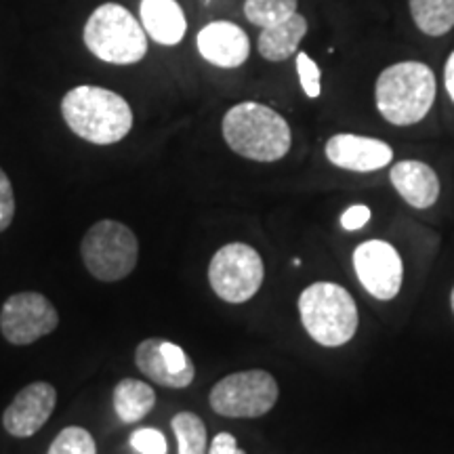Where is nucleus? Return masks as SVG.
I'll use <instances>...</instances> for the list:
<instances>
[{
	"instance_id": "nucleus-11",
	"label": "nucleus",
	"mask_w": 454,
	"mask_h": 454,
	"mask_svg": "<svg viewBox=\"0 0 454 454\" xmlns=\"http://www.w3.org/2000/svg\"><path fill=\"white\" fill-rule=\"evenodd\" d=\"M135 364L147 379L168 389H185L194 383L196 366L184 348L167 339H145L135 349Z\"/></svg>"
},
{
	"instance_id": "nucleus-30",
	"label": "nucleus",
	"mask_w": 454,
	"mask_h": 454,
	"mask_svg": "<svg viewBox=\"0 0 454 454\" xmlns=\"http://www.w3.org/2000/svg\"><path fill=\"white\" fill-rule=\"evenodd\" d=\"M207 3H208V0H207Z\"/></svg>"
},
{
	"instance_id": "nucleus-20",
	"label": "nucleus",
	"mask_w": 454,
	"mask_h": 454,
	"mask_svg": "<svg viewBox=\"0 0 454 454\" xmlns=\"http://www.w3.org/2000/svg\"><path fill=\"white\" fill-rule=\"evenodd\" d=\"M179 454H208L207 425L196 412H177L170 421Z\"/></svg>"
},
{
	"instance_id": "nucleus-17",
	"label": "nucleus",
	"mask_w": 454,
	"mask_h": 454,
	"mask_svg": "<svg viewBox=\"0 0 454 454\" xmlns=\"http://www.w3.org/2000/svg\"><path fill=\"white\" fill-rule=\"evenodd\" d=\"M305 34H308V20L301 13H294L276 26L263 27L257 41L259 55L268 61H286L288 57L297 55Z\"/></svg>"
},
{
	"instance_id": "nucleus-1",
	"label": "nucleus",
	"mask_w": 454,
	"mask_h": 454,
	"mask_svg": "<svg viewBox=\"0 0 454 454\" xmlns=\"http://www.w3.org/2000/svg\"><path fill=\"white\" fill-rule=\"evenodd\" d=\"M221 130L231 152L254 162L282 160L293 145L286 118L274 107L257 101H242L230 107L221 122Z\"/></svg>"
},
{
	"instance_id": "nucleus-6",
	"label": "nucleus",
	"mask_w": 454,
	"mask_h": 454,
	"mask_svg": "<svg viewBox=\"0 0 454 454\" xmlns=\"http://www.w3.org/2000/svg\"><path fill=\"white\" fill-rule=\"evenodd\" d=\"M81 257L89 274L99 282L124 280L137 268L139 240L121 221L101 219L82 236Z\"/></svg>"
},
{
	"instance_id": "nucleus-25",
	"label": "nucleus",
	"mask_w": 454,
	"mask_h": 454,
	"mask_svg": "<svg viewBox=\"0 0 454 454\" xmlns=\"http://www.w3.org/2000/svg\"><path fill=\"white\" fill-rule=\"evenodd\" d=\"M15 217V194L11 179L7 177L3 168H0V234L4 230H9V225L13 223Z\"/></svg>"
},
{
	"instance_id": "nucleus-7",
	"label": "nucleus",
	"mask_w": 454,
	"mask_h": 454,
	"mask_svg": "<svg viewBox=\"0 0 454 454\" xmlns=\"http://www.w3.org/2000/svg\"><path fill=\"white\" fill-rule=\"evenodd\" d=\"M265 278L261 254L251 244L231 242L213 254L208 265V282L213 293L225 303H247L259 293Z\"/></svg>"
},
{
	"instance_id": "nucleus-4",
	"label": "nucleus",
	"mask_w": 454,
	"mask_h": 454,
	"mask_svg": "<svg viewBox=\"0 0 454 454\" xmlns=\"http://www.w3.org/2000/svg\"><path fill=\"white\" fill-rule=\"evenodd\" d=\"M303 328L322 348H340L357 333V308L349 291L334 282H314L299 294Z\"/></svg>"
},
{
	"instance_id": "nucleus-26",
	"label": "nucleus",
	"mask_w": 454,
	"mask_h": 454,
	"mask_svg": "<svg viewBox=\"0 0 454 454\" xmlns=\"http://www.w3.org/2000/svg\"><path fill=\"white\" fill-rule=\"evenodd\" d=\"M372 219V211L366 204H351L349 208H345V213L340 215V227L345 231H357L362 230L368 221Z\"/></svg>"
},
{
	"instance_id": "nucleus-2",
	"label": "nucleus",
	"mask_w": 454,
	"mask_h": 454,
	"mask_svg": "<svg viewBox=\"0 0 454 454\" xmlns=\"http://www.w3.org/2000/svg\"><path fill=\"white\" fill-rule=\"evenodd\" d=\"M61 116L74 135L95 145L122 141L133 129V110L110 89L81 84L61 99Z\"/></svg>"
},
{
	"instance_id": "nucleus-5",
	"label": "nucleus",
	"mask_w": 454,
	"mask_h": 454,
	"mask_svg": "<svg viewBox=\"0 0 454 454\" xmlns=\"http://www.w3.org/2000/svg\"><path fill=\"white\" fill-rule=\"evenodd\" d=\"M84 44L98 59L114 66L137 64L147 53V34L122 4L106 3L90 13Z\"/></svg>"
},
{
	"instance_id": "nucleus-16",
	"label": "nucleus",
	"mask_w": 454,
	"mask_h": 454,
	"mask_svg": "<svg viewBox=\"0 0 454 454\" xmlns=\"http://www.w3.org/2000/svg\"><path fill=\"white\" fill-rule=\"evenodd\" d=\"M141 26L152 41L175 47L184 41L187 20L177 0H141Z\"/></svg>"
},
{
	"instance_id": "nucleus-22",
	"label": "nucleus",
	"mask_w": 454,
	"mask_h": 454,
	"mask_svg": "<svg viewBox=\"0 0 454 454\" xmlns=\"http://www.w3.org/2000/svg\"><path fill=\"white\" fill-rule=\"evenodd\" d=\"M47 454H98V446L87 429L66 427L51 442Z\"/></svg>"
},
{
	"instance_id": "nucleus-13",
	"label": "nucleus",
	"mask_w": 454,
	"mask_h": 454,
	"mask_svg": "<svg viewBox=\"0 0 454 454\" xmlns=\"http://www.w3.org/2000/svg\"><path fill=\"white\" fill-rule=\"evenodd\" d=\"M325 154L337 168L351 173H372L394 160V150L381 139L354 133H337L326 141Z\"/></svg>"
},
{
	"instance_id": "nucleus-14",
	"label": "nucleus",
	"mask_w": 454,
	"mask_h": 454,
	"mask_svg": "<svg viewBox=\"0 0 454 454\" xmlns=\"http://www.w3.org/2000/svg\"><path fill=\"white\" fill-rule=\"evenodd\" d=\"M196 44L204 61L223 67V70L240 67L251 53V41H248L247 32L234 21L207 24L198 32Z\"/></svg>"
},
{
	"instance_id": "nucleus-28",
	"label": "nucleus",
	"mask_w": 454,
	"mask_h": 454,
	"mask_svg": "<svg viewBox=\"0 0 454 454\" xmlns=\"http://www.w3.org/2000/svg\"><path fill=\"white\" fill-rule=\"evenodd\" d=\"M444 87H446L448 98H450L454 104V51L448 55L446 66H444Z\"/></svg>"
},
{
	"instance_id": "nucleus-29",
	"label": "nucleus",
	"mask_w": 454,
	"mask_h": 454,
	"mask_svg": "<svg viewBox=\"0 0 454 454\" xmlns=\"http://www.w3.org/2000/svg\"><path fill=\"white\" fill-rule=\"evenodd\" d=\"M450 305H452V311H454V288H452V293H450Z\"/></svg>"
},
{
	"instance_id": "nucleus-27",
	"label": "nucleus",
	"mask_w": 454,
	"mask_h": 454,
	"mask_svg": "<svg viewBox=\"0 0 454 454\" xmlns=\"http://www.w3.org/2000/svg\"><path fill=\"white\" fill-rule=\"evenodd\" d=\"M208 454H247V452L238 448V440L234 435L223 431V434L215 435L211 446H208Z\"/></svg>"
},
{
	"instance_id": "nucleus-9",
	"label": "nucleus",
	"mask_w": 454,
	"mask_h": 454,
	"mask_svg": "<svg viewBox=\"0 0 454 454\" xmlns=\"http://www.w3.org/2000/svg\"><path fill=\"white\" fill-rule=\"evenodd\" d=\"M59 326L55 305L41 293H15L0 309V333L11 345H32Z\"/></svg>"
},
{
	"instance_id": "nucleus-3",
	"label": "nucleus",
	"mask_w": 454,
	"mask_h": 454,
	"mask_svg": "<svg viewBox=\"0 0 454 454\" xmlns=\"http://www.w3.org/2000/svg\"><path fill=\"white\" fill-rule=\"evenodd\" d=\"M435 101L434 70L423 61H400L379 74L374 104L394 127H412L427 116Z\"/></svg>"
},
{
	"instance_id": "nucleus-24",
	"label": "nucleus",
	"mask_w": 454,
	"mask_h": 454,
	"mask_svg": "<svg viewBox=\"0 0 454 454\" xmlns=\"http://www.w3.org/2000/svg\"><path fill=\"white\" fill-rule=\"evenodd\" d=\"M129 442L133 446V450L139 454H168L167 438H164L162 431L154 427H141L133 431Z\"/></svg>"
},
{
	"instance_id": "nucleus-12",
	"label": "nucleus",
	"mask_w": 454,
	"mask_h": 454,
	"mask_svg": "<svg viewBox=\"0 0 454 454\" xmlns=\"http://www.w3.org/2000/svg\"><path fill=\"white\" fill-rule=\"evenodd\" d=\"M57 404V389L47 381L26 385L3 414V427L13 438H32L44 425Z\"/></svg>"
},
{
	"instance_id": "nucleus-19",
	"label": "nucleus",
	"mask_w": 454,
	"mask_h": 454,
	"mask_svg": "<svg viewBox=\"0 0 454 454\" xmlns=\"http://www.w3.org/2000/svg\"><path fill=\"white\" fill-rule=\"evenodd\" d=\"M414 26L427 36H444L454 27V0H408Z\"/></svg>"
},
{
	"instance_id": "nucleus-10",
	"label": "nucleus",
	"mask_w": 454,
	"mask_h": 454,
	"mask_svg": "<svg viewBox=\"0 0 454 454\" xmlns=\"http://www.w3.org/2000/svg\"><path fill=\"white\" fill-rule=\"evenodd\" d=\"M354 270L368 294L379 301L397 297L404 278L400 253L385 240H366L354 251Z\"/></svg>"
},
{
	"instance_id": "nucleus-21",
	"label": "nucleus",
	"mask_w": 454,
	"mask_h": 454,
	"mask_svg": "<svg viewBox=\"0 0 454 454\" xmlns=\"http://www.w3.org/2000/svg\"><path fill=\"white\" fill-rule=\"evenodd\" d=\"M299 0H247L244 3V15L253 26L263 27L276 26L286 21L288 17L297 13Z\"/></svg>"
},
{
	"instance_id": "nucleus-8",
	"label": "nucleus",
	"mask_w": 454,
	"mask_h": 454,
	"mask_svg": "<svg viewBox=\"0 0 454 454\" xmlns=\"http://www.w3.org/2000/svg\"><path fill=\"white\" fill-rule=\"evenodd\" d=\"M278 389L276 379L268 371L231 372L211 389L208 402L221 417L227 419H259L276 406Z\"/></svg>"
},
{
	"instance_id": "nucleus-18",
	"label": "nucleus",
	"mask_w": 454,
	"mask_h": 454,
	"mask_svg": "<svg viewBox=\"0 0 454 454\" xmlns=\"http://www.w3.org/2000/svg\"><path fill=\"white\" fill-rule=\"evenodd\" d=\"M156 406V391L137 379H122L114 387V411L122 423L144 421Z\"/></svg>"
},
{
	"instance_id": "nucleus-15",
	"label": "nucleus",
	"mask_w": 454,
	"mask_h": 454,
	"mask_svg": "<svg viewBox=\"0 0 454 454\" xmlns=\"http://www.w3.org/2000/svg\"><path fill=\"white\" fill-rule=\"evenodd\" d=\"M391 185L414 208H429L440 198V177L421 160H402L389 170Z\"/></svg>"
},
{
	"instance_id": "nucleus-23",
	"label": "nucleus",
	"mask_w": 454,
	"mask_h": 454,
	"mask_svg": "<svg viewBox=\"0 0 454 454\" xmlns=\"http://www.w3.org/2000/svg\"><path fill=\"white\" fill-rule=\"evenodd\" d=\"M294 64H297V76L301 89L309 99H317L322 95V70L305 51H297L294 55Z\"/></svg>"
}]
</instances>
